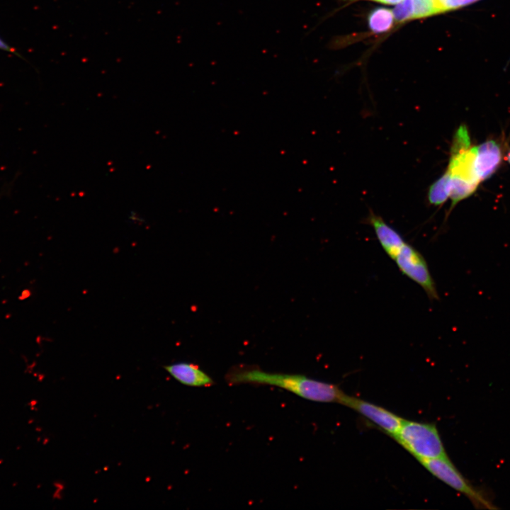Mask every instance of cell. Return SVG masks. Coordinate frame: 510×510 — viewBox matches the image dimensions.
<instances>
[{
	"mask_svg": "<svg viewBox=\"0 0 510 510\" xmlns=\"http://www.w3.org/2000/svg\"><path fill=\"white\" fill-rule=\"evenodd\" d=\"M231 385L239 384L266 385L286 390L314 402L341 404L346 395L337 385L322 382L303 375L268 373L259 368L237 366L226 374Z\"/></svg>",
	"mask_w": 510,
	"mask_h": 510,
	"instance_id": "6da1fadb",
	"label": "cell"
},
{
	"mask_svg": "<svg viewBox=\"0 0 510 510\" xmlns=\"http://www.w3.org/2000/svg\"><path fill=\"white\" fill-rule=\"evenodd\" d=\"M392 438L419 462L448 456L434 424L404 419Z\"/></svg>",
	"mask_w": 510,
	"mask_h": 510,
	"instance_id": "7a4b0ae2",
	"label": "cell"
},
{
	"mask_svg": "<svg viewBox=\"0 0 510 510\" xmlns=\"http://www.w3.org/2000/svg\"><path fill=\"white\" fill-rule=\"evenodd\" d=\"M438 480L468 497L477 509H494L492 499L480 488L473 486L457 469L448 456L419 462Z\"/></svg>",
	"mask_w": 510,
	"mask_h": 510,
	"instance_id": "3957f363",
	"label": "cell"
},
{
	"mask_svg": "<svg viewBox=\"0 0 510 510\" xmlns=\"http://www.w3.org/2000/svg\"><path fill=\"white\" fill-rule=\"evenodd\" d=\"M387 255L395 261L402 274L422 288L429 300L439 299L427 262L412 245L404 239Z\"/></svg>",
	"mask_w": 510,
	"mask_h": 510,
	"instance_id": "277c9868",
	"label": "cell"
},
{
	"mask_svg": "<svg viewBox=\"0 0 510 510\" xmlns=\"http://www.w3.org/2000/svg\"><path fill=\"white\" fill-rule=\"evenodd\" d=\"M343 405L356 411L393 437L404 419L392 412L364 400L346 395Z\"/></svg>",
	"mask_w": 510,
	"mask_h": 510,
	"instance_id": "5b68a950",
	"label": "cell"
},
{
	"mask_svg": "<svg viewBox=\"0 0 510 510\" xmlns=\"http://www.w3.org/2000/svg\"><path fill=\"white\" fill-rule=\"evenodd\" d=\"M501 161V148L494 140H487L475 147V167L480 181L492 176Z\"/></svg>",
	"mask_w": 510,
	"mask_h": 510,
	"instance_id": "8992f818",
	"label": "cell"
},
{
	"mask_svg": "<svg viewBox=\"0 0 510 510\" xmlns=\"http://www.w3.org/2000/svg\"><path fill=\"white\" fill-rule=\"evenodd\" d=\"M165 370L177 381L191 387H210L215 384L212 378L197 365L180 362L164 366Z\"/></svg>",
	"mask_w": 510,
	"mask_h": 510,
	"instance_id": "52a82bcc",
	"label": "cell"
},
{
	"mask_svg": "<svg viewBox=\"0 0 510 510\" xmlns=\"http://www.w3.org/2000/svg\"><path fill=\"white\" fill-rule=\"evenodd\" d=\"M450 190V176L446 172L441 175L429 187L428 191V200L434 205H441L449 198Z\"/></svg>",
	"mask_w": 510,
	"mask_h": 510,
	"instance_id": "ba28073f",
	"label": "cell"
},
{
	"mask_svg": "<svg viewBox=\"0 0 510 510\" xmlns=\"http://www.w3.org/2000/svg\"><path fill=\"white\" fill-rule=\"evenodd\" d=\"M393 20L392 11L378 7L372 10L368 16V27L375 33H385L392 28Z\"/></svg>",
	"mask_w": 510,
	"mask_h": 510,
	"instance_id": "9c48e42d",
	"label": "cell"
},
{
	"mask_svg": "<svg viewBox=\"0 0 510 510\" xmlns=\"http://www.w3.org/2000/svg\"><path fill=\"white\" fill-rule=\"evenodd\" d=\"M413 18L429 17L438 13L436 0H412Z\"/></svg>",
	"mask_w": 510,
	"mask_h": 510,
	"instance_id": "30bf717a",
	"label": "cell"
},
{
	"mask_svg": "<svg viewBox=\"0 0 510 510\" xmlns=\"http://www.w3.org/2000/svg\"><path fill=\"white\" fill-rule=\"evenodd\" d=\"M392 13L394 18L398 22H403L413 18L412 0H402L395 7Z\"/></svg>",
	"mask_w": 510,
	"mask_h": 510,
	"instance_id": "8fae6325",
	"label": "cell"
},
{
	"mask_svg": "<svg viewBox=\"0 0 510 510\" xmlns=\"http://www.w3.org/2000/svg\"><path fill=\"white\" fill-rule=\"evenodd\" d=\"M480 0H436L438 13L460 8Z\"/></svg>",
	"mask_w": 510,
	"mask_h": 510,
	"instance_id": "7c38bea8",
	"label": "cell"
},
{
	"mask_svg": "<svg viewBox=\"0 0 510 510\" xmlns=\"http://www.w3.org/2000/svg\"><path fill=\"white\" fill-rule=\"evenodd\" d=\"M0 49L6 51L13 52V49L0 38Z\"/></svg>",
	"mask_w": 510,
	"mask_h": 510,
	"instance_id": "4fadbf2b",
	"label": "cell"
},
{
	"mask_svg": "<svg viewBox=\"0 0 510 510\" xmlns=\"http://www.w3.org/2000/svg\"><path fill=\"white\" fill-rule=\"evenodd\" d=\"M402 0H379L378 2L385 4H397Z\"/></svg>",
	"mask_w": 510,
	"mask_h": 510,
	"instance_id": "5bb4252c",
	"label": "cell"
},
{
	"mask_svg": "<svg viewBox=\"0 0 510 510\" xmlns=\"http://www.w3.org/2000/svg\"><path fill=\"white\" fill-rule=\"evenodd\" d=\"M507 160H508V162H509V164H510V152H509L508 153V155H507Z\"/></svg>",
	"mask_w": 510,
	"mask_h": 510,
	"instance_id": "9a60e30c",
	"label": "cell"
},
{
	"mask_svg": "<svg viewBox=\"0 0 510 510\" xmlns=\"http://www.w3.org/2000/svg\"><path fill=\"white\" fill-rule=\"evenodd\" d=\"M347 1H357V0H347ZM370 1H378V2L379 1V0H370Z\"/></svg>",
	"mask_w": 510,
	"mask_h": 510,
	"instance_id": "2e32d148",
	"label": "cell"
}]
</instances>
